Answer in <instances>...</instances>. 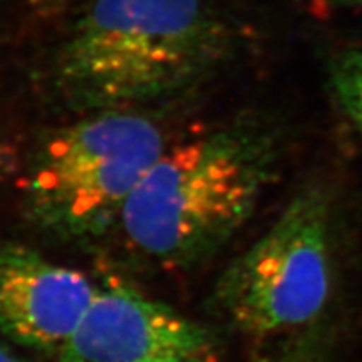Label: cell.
Wrapping results in <instances>:
<instances>
[{"instance_id":"cell-11","label":"cell","mask_w":362,"mask_h":362,"mask_svg":"<svg viewBox=\"0 0 362 362\" xmlns=\"http://www.w3.org/2000/svg\"><path fill=\"white\" fill-rule=\"evenodd\" d=\"M337 2H346V4H356V6H362V0H337Z\"/></svg>"},{"instance_id":"cell-7","label":"cell","mask_w":362,"mask_h":362,"mask_svg":"<svg viewBox=\"0 0 362 362\" xmlns=\"http://www.w3.org/2000/svg\"><path fill=\"white\" fill-rule=\"evenodd\" d=\"M337 330L332 317L302 332L275 341L252 362H336Z\"/></svg>"},{"instance_id":"cell-6","label":"cell","mask_w":362,"mask_h":362,"mask_svg":"<svg viewBox=\"0 0 362 362\" xmlns=\"http://www.w3.org/2000/svg\"><path fill=\"white\" fill-rule=\"evenodd\" d=\"M98 285L29 247L0 245V332L57 354L83 322Z\"/></svg>"},{"instance_id":"cell-10","label":"cell","mask_w":362,"mask_h":362,"mask_svg":"<svg viewBox=\"0 0 362 362\" xmlns=\"http://www.w3.org/2000/svg\"><path fill=\"white\" fill-rule=\"evenodd\" d=\"M49 6H66V4L74 2V0H45Z\"/></svg>"},{"instance_id":"cell-3","label":"cell","mask_w":362,"mask_h":362,"mask_svg":"<svg viewBox=\"0 0 362 362\" xmlns=\"http://www.w3.org/2000/svg\"><path fill=\"white\" fill-rule=\"evenodd\" d=\"M336 198L320 181L293 193L277 218L226 267L215 307L237 332L280 339L330 315L336 287Z\"/></svg>"},{"instance_id":"cell-2","label":"cell","mask_w":362,"mask_h":362,"mask_svg":"<svg viewBox=\"0 0 362 362\" xmlns=\"http://www.w3.org/2000/svg\"><path fill=\"white\" fill-rule=\"evenodd\" d=\"M225 49L205 0H93L54 59V86L81 107L155 101L202 81Z\"/></svg>"},{"instance_id":"cell-1","label":"cell","mask_w":362,"mask_h":362,"mask_svg":"<svg viewBox=\"0 0 362 362\" xmlns=\"http://www.w3.org/2000/svg\"><path fill=\"white\" fill-rule=\"evenodd\" d=\"M279 166L277 138L259 126H237L166 148L117 225L136 252L158 264H198L247 225Z\"/></svg>"},{"instance_id":"cell-4","label":"cell","mask_w":362,"mask_h":362,"mask_svg":"<svg viewBox=\"0 0 362 362\" xmlns=\"http://www.w3.org/2000/svg\"><path fill=\"white\" fill-rule=\"evenodd\" d=\"M166 146L146 116L104 111L52 136L25 180L27 211L54 233L88 237L116 225Z\"/></svg>"},{"instance_id":"cell-9","label":"cell","mask_w":362,"mask_h":362,"mask_svg":"<svg viewBox=\"0 0 362 362\" xmlns=\"http://www.w3.org/2000/svg\"><path fill=\"white\" fill-rule=\"evenodd\" d=\"M0 362H22V361L16 354H12L7 346H4V344L0 342Z\"/></svg>"},{"instance_id":"cell-5","label":"cell","mask_w":362,"mask_h":362,"mask_svg":"<svg viewBox=\"0 0 362 362\" xmlns=\"http://www.w3.org/2000/svg\"><path fill=\"white\" fill-rule=\"evenodd\" d=\"M61 362H218L215 334L123 282L98 285Z\"/></svg>"},{"instance_id":"cell-8","label":"cell","mask_w":362,"mask_h":362,"mask_svg":"<svg viewBox=\"0 0 362 362\" xmlns=\"http://www.w3.org/2000/svg\"><path fill=\"white\" fill-rule=\"evenodd\" d=\"M330 86L362 141V45L337 54L330 66Z\"/></svg>"}]
</instances>
